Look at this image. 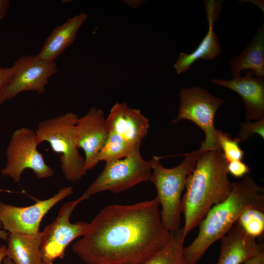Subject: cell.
Segmentation results:
<instances>
[{
	"instance_id": "6da1fadb",
	"label": "cell",
	"mask_w": 264,
	"mask_h": 264,
	"mask_svg": "<svg viewBox=\"0 0 264 264\" xmlns=\"http://www.w3.org/2000/svg\"><path fill=\"white\" fill-rule=\"evenodd\" d=\"M155 197L132 205L104 207L88 223L72 250L86 264H143L168 243Z\"/></svg>"
},
{
	"instance_id": "7a4b0ae2",
	"label": "cell",
	"mask_w": 264,
	"mask_h": 264,
	"mask_svg": "<svg viewBox=\"0 0 264 264\" xmlns=\"http://www.w3.org/2000/svg\"><path fill=\"white\" fill-rule=\"evenodd\" d=\"M227 164L220 149L202 151L198 156L182 197L184 224L181 228L184 240L209 210L230 194L232 183L228 179Z\"/></svg>"
},
{
	"instance_id": "3957f363",
	"label": "cell",
	"mask_w": 264,
	"mask_h": 264,
	"mask_svg": "<svg viewBox=\"0 0 264 264\" xmlns=\"http://www.w3.org/2000/svg\"><path fill=\"white\" fill-rule=\"evenodd\" d=\"M263 190L248 175L240 181L233 182L229 195L209 210L198 225L197 237L183 247L185 264H196L209 247L228 232L245 209L264 210Z\"/></svg>"
},
{
	"instance_id": "277c9868",
	"label": "cell",
	"mask_w": 264,
	"mask_h": 264,
	"mask_svg": "<svg viewBox=\"0 0 264 264\" xmlns=\"http://www.w3.org/2000/svg\"><path fill=\"white\" fill-rule=\"evenodd\" d=\"M202 152L198 149L184 154L183 161L172 168L163 167L160 157L156 156H154L149 161L153 171L150 180L156 189V198L162 207V224L170 232L181 228L182 194L185 189L187 178Z\"/></svg>"
},
{
	"instance_id": "5b68a950",
	"label": "cell",
	"mask_w": 264,
	"mask_h": 264,
	"mask_svg": "<svg viewBox=\"0 0 264 264\" xmlns=\"http://www.w3.org/2000/svg\"><path fill=\"white\" fill-rule=\"evenodd\" d=\"M78 116L68 112L40 122L35 131L38 145L48 142L52 151L60 155L61 168L66 180L76 182L86 174L85 159L77 146L75 125Z\"/></svg>"
},
{
	"instance_id": "8992f818",
	"label": "cell",
	"mask_w": 264,
	"mask_h": 264,
	"mask_svg": "<svg viewBox=\"0 0 264 264\" xmlns=\"http://www.w3.org/2000/svg\"><path fill=\"white\" fill-rule=\"evenodd\" d=\"M179 98L178 114L171 123L183 119L194 122L205 135L199 149L205 151L220 149L218 141L219 130L215 128L214 118L223 100L198 86L181 88Z\"/></svg>"
},
{
	"instance_id": "52a82bcc",
	"label": "cell",
	"mask_w": 264,
	"mask_h": 264,
	"mask_svg": "<svg viewBox=\"0 0 264 264\" xmlns=\"http://www.w3.org/2000/svg\"><path fill=\"white\" fill-rule=\"evenodd\" d=\"M140 148L127 157L106 162L102 172L83 194L89 198L106 191L119 193L150 180L151 164L142 156Z\"/></svg>"
},
{
	"instance_id": "ba28073f",
	"label": "cell",
	"mask_w": 264,
	"mask_h": 264,
	"mask_svg": "<svg viewBox=\"0 0 264 264\" xmlns=\"http://www.w3.org/2000/svg\"><path fill=\"white\" fill-rule=\"evenodd\" d=\"M37 146L35 131L27 127L15 130L6 149L7 162L1 171L2 176L11 177L18 183L27 169H31L39 179L53 176V169L45 163Z\"/></svg>"
},
{
	"instance_id": "9c48e42d",
	"label": "cell",
	"mask_w": 264,
	"mask_h": 264,
	"mask_svg": "<svg viewBox=\"0 0 264 264\" xmlns=\"http://www.w3.org/2000/svg\"><path fill=\"white\" fill-rule=\"evenodd\" d=\"M88 198L83 194L78 199L63 204L55 220L41 232V252L43 262L53 263L57 259H63L68 244L85 234L88 223L79 221L72 223L70 217L78 204Z\"/></svg>"
},
{
	"instance_id": "30bf717a",
	"label": "cell",
	"mask_w": 264,
	"mask_h": 264,
	"mask_svg": "<svg viewBox=\"0 0 264 264\" xmlns=\"http://www.w3.org/2000/svg\"><path fill=\"white\" fill-rule=\"evenodd\" d=\"M71 186L63 187L52 197L40 200L25 207L16 206L0 202V221L5 230L10 233L34 234L39 232L43 217L56 204L73 193Z\"/></svg>"
},
{
	"instance_id": "8fae6325",
	"label": "cell",
	"mask_w": 264,
	"mask_h": 264,
	"mask_svg": "<svg viewBox=\"0 0 264 264\" xmlns=\"http://www.w3.org/2000/svg\"><path fill=\"white\" fill-rule=\"evenodd\" d=\"M13 65L15 72L3 92V102L15 97L23 91L44 93L49 78L58 72L55 62H45L37 55L21 57Z\"/></svg>"
},
{
	"instance_id": "7c38bea8",
	"label": "cell",
	"mask_w": 264,
	"mask_h": 264,
	"mask_svg": "<svg viewBox=\"0 0 264 264\" xmlns=\"http://www.w3.org/2000/svg\"><path fill=\"white\" fill-rule=\"evenodd\" d=\"M109 133L107 119L102 110L90 108L88 113L78 118L75 133L78 149H82L85 155V170L92 169L93 161L104 146Z\"/></svg>"
},
{
	"instance_id": "4fadbf2b",
	"label": "cell",
	"mask_w": 264,
	"mask_h": 264,
	"mask_svg": "<svg viewBox=\"0 0 264 264\" xmlns=\"http://www.w3.org/2000/svg\"><path fill=\"white\" fill-rule=\"evenodd\" d=\"M213 84L228 88L239 94L242 98L245 109L246 121L259 120L264 118V80L247 70L244 76L232 80L214 79Z\"/></svg>"
},
{
	"instance_id": "5bb4252c",
	"label": "cell",
	"mask_w": 264,
	"mask_h": 264,
	"mask_svg": "<svg viewBox=\"0 0 264 264\" xmlns=\"http://www.w3.org/2000/svg\"><path fill=\"white\" fill-rule=\"evenodd\" d=\"M106 119L110 131L135 147L140 146L150 126L140 110L129 107L126 103H116Z\"/></svg>"
},
{
	"instance_id": "9a60e30c",
	"label": "cell",
	"mask_w": 264,
	"mask_h": 264,
	"mask_svg": "<svg viewBox=\"0 0 264 264\" xmlns=\"http://www.w3.org/2000/svg\"><path fill=\"white\" fill-rule=\"evenodd\" d=\"M222 0H210L205 2V11L208 23V31L198 47L192 52L187 54L181 52L174 67L180 74L188 70L190 67L199 59L213 60L221 52L218 36L214 31L213 25L219 18L222 8Z\"/></svg>"
},
{
	"instance_id": "2e32d148",
	"label": "cell",
	"mask_w": 264,
	"mask_h": 264,
	"mask_svg": "<svg viewBox=\"0 0 264 264\" xmlns=\"http://www.w3.org/2000/svg\"><path fill=\"white\" fill-rule=\"evenodd\" d=\"M263 251V244L247 235L236 222L221 239L217 264H242Z\"/></svg>"
},
{
	"instance_id": "e0dca14e",
	"label": "cell",
	"mask_w": 264,
	"mask_h": 264,
	"mask_svg": "<svg viewBox=\"0 0 264 264\" xmlns=\"http://www.w3.org/2000/svg\"><path fill=\"white\" fill-rule=\"evenodd\" d=\"M88 17L87 14L81 13L68 18L63 24L57 26L45 39L37 56L45 62H54L73 43L78 29Z\"/></svg>"
},
{
	"instance_id": "ac0fdd59",
	"label": "cell",
	"mask_w": 264,
	"mask_h": 264,
	"mask_svg": "<svg viewBox=\"0 0 264 264\" xmlns=\"http://www.w3.org/2000/svg\"><path fill=\"white\" fill-rule=\"evenodd\" d=\"M230 67L233 78L240 76L242 70H249L256 76H264V23L242 52L231 59Z\"/></svg>"
},
{
	"instance_id": "d6986e66",
	"label": "cell",
	"mask_w": 264,
	"mask_h": 264,
	"mask_svg": "<svg viewBox=\"0 0 264 264\" xmlns=\"http://www.w3.org/2000/svg\"><path fill=\"white\" fill-rule=\"evenodd\" d=\"M6 257L14 264H42L41 232L34 234L10 233Z\"/></svg>"
},
{
	"instance_id": "ffe728a7",
	"label": "cell",
	"mask_w": 264,
	"mask_h": 264,
	"mask_svg": "<svg viewBox=\"0 0 264 264\" xmlns=\"http://www.w3.org/2000/svg\"><path fill=\"white\" fill-rule=\"evenodd\" d=\"M138 147L140 146H133L116 133L109 130L108 136L104 146L93 161L92 169L100 161L108 162L127 157Z\"/></svg>"
},
{
	"instance_id": "44dd1931",
	"label": "cell",
	"mask_w": 264,
	"mask_h": 264,
	"mask_svg": "<svg viewBox=\"0 0 264 264\" xmlns=\"http://www.w3.org/2000/svg\"><path fill=\"white\" fill-rule=\"evenodd\" d=\"M184 241L181 228L171 232L168 244L143 264H186L183 256Z\"/></svg>"
},
{
	"instance_id": "7402d4cb",
	"label": "cell",
	"mask_w": 264,
	"mask_h": 264,
	"mask_svg": "<svg viewBox=\"0 0 264 264\" xmlns=\"http://www.w3.org/2000/svg\"><path fill=\"white\" fill-rule=\"evenodd\" d=\"M237 222L247 235L256 239L264 231V210L247 208L241 214Z\"/></svg>"
},
{
	"instance_id": "603a6c76",
	"label": "cell",
	"mask_w": 264,
	"mask_h": 264,
	"mask_svg": "<svg viewBox=\"0 0 264 264\" xmlns=\"http://www.w3.org/2000/svg\"><path fill=\"white\" fill-rule=\"evenodd\" d=\"M218 141L219 148L228 162L243 159L244 153L239 145L241 141L238 137L232 139L229 133L219 130Z\"/></svg>"
},
{
	"instance_id": "cb8c5ba5",
	"label": "cell",
	"mask_w": 264,
	"mask_h": 264,
	"mask_svg": "<svg viewBox=\"0 0 264 264\" xmlns=\"http://www.w3.org/2000/svg\"><path fill=\"white\" fill-rule=\"evenodd\" d=\"M240 126L241 129L237 137L241 142L247 140L254 134H258L264 139V118L254 122L250 121L242 122Z\"/></svg>"
},
{
	"instance_id": "d4e9b609",
	"label": "cell",
	"mask_w": 264,
	"mask_h": 264,
	"mask_svg": "<svg viewBox=\"0 0 264 264\" xmlns=\"http://www.w3.org/2000/svg\"><path fill=\"white\" fill-rule=\"evenodd\" d=\"M227 170L228 174L236 178L244 177L250 172L248 166L242 160H234L228 162Z\"/></svg>"
},
{
	"instance_id": "484cf974",
	"label": "cell",
	"mask_w": 264,
	"mask_h": 264,
	"mask_svg": "<svg viewBox=\"0 0 264 264\" xmlns=\"http://www.w3.org/2000/svg\"><path fill=\"white\" fill-rule=\"evenodd\" d=\"M15 68L14 65L10 67H2L0 66V106L3 102V94L14 74Z\"/></svg>"
},
{
	"instance_id": "4316f807",
	"label": "cell",
	"mask_w": 264,
	"mask_h": 264,
	"mask_svg": "<svg viewBox=\"0 0 264 264\" xmlns=\"http://www.w3.org/2000/svg\"><path fill=\"white\" fill-rule=\"evenodd\" d=\"M243 264H264V251L255 255L247 260Z\"/></svg>"
},
{
	"instance_id": "83f0119b",
	"label": "cell",
	"mask_w": 264,
	"mask_h": 264,
	"mask_svg": "<svg viewBox=\"0 0 264 264\" xmlns=\"http://www.w3.org/2000/svg\"><path fill=\"white\" fill-rule=\"evenodd\" d=\"M9 6V0H0V20L3 19L6 16Z\"/></svg>"
},
{
	"instance_id": "f1b7e54d",
	"label": "cell",
	"mask_w": 264,
	"mask_h": 264,
	"mask_svg": "<svg viewBox=\"0 0 264 264\" xmlns=\"http://www.w3.org/2000/svg\"><path fill=\"white\" fill-rule=\"evenodd\" d=\"M6 247L5 245L0 246V264H1L4 258L6 257Z\"/></svg>"
},
{
	"instance_id": "f546056e",
	"label": "cell",
	"mask_w": 264,
	"mask_h": 264,
	"mask_svg": "<svg viewBox=\"0 0 264 264\" xmlns=\"http://www.w3.org/2000/svg\"><path fill=\"white\" fill-rule=\"evenodd\" d=\"M8 234L4 230H1L0 229V239L3 240H6L8 239Z\"/></svg>"
},
{
	"instance_id": "4dcf8cb0",
	"label": "cell",
	"mask_w": 264,
	"mask_h": 264,
	"mask_svg": "<svg viewBox=\"0 0 264 264\" xmlns=\"http://www.w3.org/2000/svg\"><path fill=\"white\" fill-rule=\"evenodd\" d=\"M2 263L3 264H14L12 261L7 257L4 258Z\"/></svg>"
},
{
	"instance_id": "1f68e13d",
	"label": "cell",
	"mask_w": 264,
	"mask_h": 264,
	"mask_svg": "<svg viewBox=\"0 0 264 264\" xmlns=\"http://www.w3.org/2000/svg\"><path fill=\"white\" fill-rule=\"evenodd\" d=\"M42 264H53V263H52L45 262L43 261Z\"/></svg>"
},
{
	"instance_id": "d6a6232c",
	"label": "cell",
	"mask_w": 264,
	"mask_h": 264,
	"mask_svg": "<svg viewBox=\"0 0 264 264\" xmlns=\"http://www.w3.org/2000/svg\"><path fill=\"white\" fill-rule=\"evenodd\" d=\"M1 227H2V225H1V222L0 221V229L1 228Z\"/></svg>"
}]
</instances>
